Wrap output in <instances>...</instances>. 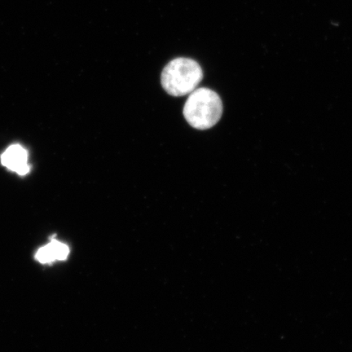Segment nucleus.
Instances as JSON below:
<instances>
[{
  "label": "nucleus",
  "instance_id": "3",
  "mask_svg": "<svg viewBox=\"0 0 352 352\" xmlns=\"http://www.w3.org/2000/svg\"><path fill=\"white\" fill-rule=\"evenodd\" d=\"M28 152L20 144H12L1 155V164L8 170L14 171L20 175L30 173Z\"/></svg>",
  "mask_w": 352,
  "mask_h": 352
},
{
  "label": "nucleus",
  "instance_id": "1",
  "mask_svg": "<svg viewBox=\"0 0 352 352\" xmlns=\"http://www.w3.org/2000/svg\"><path fill=\"white\" fill-rule=\"evenodd\" d=\"M183 113L189 125L197 130H208L221 118L222 100L209 88H198L189 95Z\"/></svg>",
  "mask_w": 352,
  "mask_h": 352
},
{
  "label": "nucleus",
  "instance_id": "4",
  "mask_svg": "<svg viewBox=\"0 0 352 352\" xmlns=\"http://www.w3.org/2000/svg\"><path fill=\"white\" fill-rule=\"evenodd\" d=\"M50 240V243L37 250L35 259L43 264L65 261L69 254L68 245L56 240L55 236H52Z\"/></svg>",
  "mask_w": 352,
  "mask_h": 352
},
{
  "label": "nucleus",
  "instance_id": "2",
  "mask_svg": "<svg viewBox=\"0 0 352 352\" xmlns=\"http://www.w3.org/2000/svg\"><path fill=\"white\" fill-rule=\"evenodd\" d=\"M204 78V72L197 61L189 58H176L162 70L161 82L167 94L183 96L196 89Z\"/></svg>",
  "mask_w": 352,
  "mask_h": 352
}]
</instances>
